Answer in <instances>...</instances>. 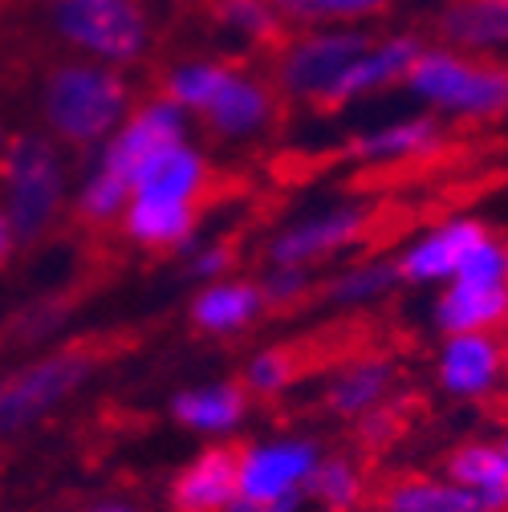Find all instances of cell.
Returning a JSON list of instances; mask_svg holds the SVG:
<instances>
[{
    "label": "cell",
    "instance_id": "4dcf8cb0",
    "mask_svg": "<svg viewBox=\"0 0 508 512\" xmlns=\"http://www.w3.org/2000/svg\"><path fill=\"white\" fill-rule=\"evenodd\" d=\"M126 200H131V183L122 175L90 163V171L82 175V183L74 187V212L86 228H110L122 220Z\"/></svg>",
    "mask_w": 508,
    "mask_h": 512
},
{
    "label": "cell",
    "instance_id": "ab89813d",
    "mask_svg": "<svg viewBox=\"0 0 508 512\" xmlns=\"http://www.w3.org/2000/svg\"><path fill=\"white\" fill-rule=\"evenodd\" d=\"M496 447H500V456H504V464H508V427L496 435Z\"/></svg>",
    "mask_w": 508,
    "mask_h": 512
},
{
    "label": "cell",
    "instance_id": "4316f807",
    "mask_svg": "<svg viewBox=\"0 0 508 512\" xmlns=\"http://www.w3.org/2000/svg\"><path fill=\"white\" fill-rule=\"evenodd\" d=\"M399 0H273V9L289 29H330V25H366L387 17Z\"/></svg>",
    "mask_w": 508,
    "mask_h": 512
},
{
    "label": "cell",
    "instance_id": "7bdbcfd3",
    "mask_svg": "<svg viewBox=\"0 0 508 512\" xmlns=\"http://www.w3.org/2000/svg\"><path fill=\"white\" fill-rule=\"evenodd\" d=\"M504 281H508V240H504Z\"/></svg>",
    "mask_w": 508,
    "mask_h": 512
},
{
    "label": "cell",
    "instance_id": "e0dca14e",
    "mask_svg": "<svg viewBox=\"0 0 508 512\" xmlns=\"http://www.w3.org/2000/svg\"><path fill=\"white\" fill-rule=\"evenodd\" d=\"M236 500V447L208 443L175 468L167 484V508L171 512H228Z\"/></svg>",
    "mask_w": 508,
    "mask_h": 512
},
{
    "label": "cell",
    "instance_id": "74e56055",
    "mask_svg": "<svg viewBox=\"0 0 508 512\" xmlns=\"http://www.w3.org/2000/svg\"><path fill=\"white\" fill-rule=\"evenodd\" d=\"M17 248H21V240L13 232V220L5 216V208H0V265H9L13 256H17Z\"/></svg>",
    "mask_w": 508,
    "mask_h": 512
},
{
    "label": "cell",
    "instance_id": "44dd1931",
    "mask_svg": "<svg viewBox=\"0 0 508 512\" xmlns=\"http://www.w3.org/2000/svg\"><path fill=\"white\" fill-rule=\"evenodd\" d=\"M118 232L143 252H187L200 232V208L131 196L118 220Z\"/></svg>",
    "mask_w": 508,
    "mask_h": 512
},
{
    "label": "cell",
    "instance_id": "7c38bea8",
    "mask_svg": "<svg viewBox=\"0 0 508 512\" xmlns=\"http://www.w3.org/2000/svg\"><path fill=\"white\" fill-rule=\"evenodd\" d=\"M492 228L480 216H448L431 228H423L419 236H411L399 256H395V269L403 285L427 289V285H448L460 269V261L468 256V248L476 240H484Z\"/></svg>",
    "mask_w": 508,
    "mask_h": 512
},
{
    "label": "cell",
    "instance_id": "d6986e66",
    "mask_svg": "<svg viewBox=\"0 0 508 512\" xmlns=\"http://www.w3.org/2000/svg\"><path fill=\"white\" fill-rule=\"evenodd\" d=\"M395 387H399L395 358H387V354H358V358L342 362L330 374L322 399H326V411L334 419L354 423L366 411H374V407H383L387 399H395Z\"/></svg>",
    "mask_w": 508,
    "mask_h": 512
},
{
    "label": "cell",
    "instance_id": "6da1fadb",
    "mask_svg": "<svg viewBox=\"0 0 508 512\" xmlns=\"http://www.w3.org/2000/svg\"><path fill=\"white\" fill-rule=\"evenodd\" d=\"M37 110L45 135L70 151H98L122 118L135 110V86L126 70L86 57L53 61L37 90Z\"/></svg>",
    "mask_w": 508,
    "mask_h": 512
},
{
    "label": "cell",
    "instance_id": "5b68a950",
    "mask_svg": "<svg viewBox=\"0 0 508 512\" xmlns=\"http://www.w3.org/2000/svg\"><path fill=\"white\" fill-rule=\"evenodd\" d=\"M45 25L74 57L114 70L139 66L155 45L143 0H45Z\"/></svg>",
    "mask_w": 508,
    "mask_h": 512
},
{
    "label": "cell",
    "instance_id": "2e32d148",
    "mask_svg": "<svg viewBox=\"0 0 508 512\" xmlns=\"http://www.w3.org/2000/svg\"><path fill=\"white\" fill-rule=\"evenodd\" d=\"M212 187V159L192 143H171L155 151L135 175H131V196L147 200H171V204H204Z\"/></svg>",
    "mask_w": 508,
    "mask_h": 512
},
{
    "label": "cell",
    "instance_id": "ac0fdd59",
    "mask_svg": "<svg viewBox=\"0 0 508 512\" xmlns=\"http://www.w3.org/2000/svg\"><path fill=\"white\" fill-rule=\"evenodd\" d=\"M423 41L415 33H395V37H374V45L354 61V66L346 70V78L334 86V94L326 98V114L334 110H346L370 94H383L391 86H403L407 70L415 66Z\"/></svg>",
    "mask_w": 508,
    "mask_h": 512
},
{
    "label": "cell",
    "instance_id": "7402d4cb",
    "mask_svg": "<svg viewBox=\"0 0 508 512\" xmlns=\"http://www.w3.org/2000/svg\"><path fill=\"white\" fill-rule=\"evenodd\" d=\"M431 326L439 338L448 334H500L508 326V285L476 289V285H439L431 301Z\"/></svg>",
    "mask_w": 508,
    "mask_h": 512
},
{
    "label": "cell",
    "instance_id": "1f68e13d",
    "mask_svg": "<svg viewBox=\"0 0 508 512\" xmlns=\"http://www.w3.org/2000/svg\"><path fill=\"white\" fill-rule=\"evenodd\" d=\"M70 313H74V301H70V297L45 293V297H37V301H29V305H21V309L13 313L9 338H13L17 346H25V350H33V346H49L61 330H66Z\"/></svg>",
    "mask_w": 508,
    "mask_h": 512
},
{
    "label": "cell",
    "instance_id": "5bb4252c",
    "mask_svg": "<svg viewBox=\"0 0 508 512\" xmlns=\"http://www.w3.org/2000/svg\"><path fill=\"white\" fill-rule=\"evenodd\" d=\"M175 427L192 431L208 443H224L232 439L248 415H252V399L236 378H212V382H196V387H179L167 403Z\"/></svg>",
    "mask_w": 508,
    "mask_h": 512
},
{
    "label": "cell",
    "instance_id": "3957f363",
    "mask_svg": "<svg viewBox=\"0 0 508 512\" xmlns=\"http://www.w3.org/2000/svg\"><path fill=\"white\" fill-rule=\"evenodd\" d=\"M102 370V354L94 346H49L21 366L0 374V439L25 435L74 403L94 374Z\"/></svg>",
    "mask_w": 508,
    "mask_h": 512
},
{
    "label": "cell",
    "instance_id": "484cf974",
    "mask_svg": "<svg viewBox=\"0 0 508 512\" xmlns=\"http://www.w3.org/2000/svg\"><path fill=\"white\" fill-rule=\"evenodd\" d=\"M378 508L383 512H488L468 488L452 484L448 476H427V472L391 480L383 496H378Z\"/></svg>",
    "mask_w": 508,
    "mask_h": 512
},
{
    "label": "cell",
    "instance_id": "9c48e42d",
    "mask_svg": "<svg viewBox=\"0 0 508 512\" xmlns=\"http://www.w3.org/2000/svg\"><path fill=\"white\" fill-rule=\"evenodd\" d=\"M204 131L220 143H257L281 122V94L265 74H252L244 66H228L220 90L200 110Z\"/></svg>",
    "mask_w": 508,
    "mask_h": 512
},
{
    "label": "cell",
    "instance_id": "30bf717a",
    "mask_svg": "<svg viewBox=\"0 0 508 512\" xmlns=\"http://www.w3.org/2000/svg\"><path fill=\"white\" fill-rule=\"evenodd\" d=\"M435 387L452 403H492L508 391L500 334H448L435 350Z\"/></svg>",
    "mask_w": 508,
    "mask_h": 512
},
{
    "label": "cell",
    "instance_id": "f1b7e54d",
    "mask_svg": "<svg viewBox=\"0 0 508 512\" xmlns=\"http://www.w3.org/2000/svg\"><path fill=\"white\" fill-rule=\"evenodd\" d=\"M228 66H232V61H216V57H187V61H175V66L163 70L159 94L171 98L179 110H187L192 118H200V110H204V106L212 102V94L220 90Z\"/></svg>",
    "mask_w": 508,
    "mask_h": 512
},
{
    "label": "cell",
    "instance_id": "8fae6325",
    "mask_svg": "<svg viewBox=\"0 0 508 512\" xmlns=\"http://www.w3.org/2000/svg\"><path fill=\"white\" fill-rule=\"evenodd\" d=\"M183 139H192V114L179 110L171 98L155 94L147 102H135V110L122 118L118 131L98 147L94 163L122 175L126 183H131V175L163 147L171 143H183Z\"/></svg>",
    "mask_w": 508,
    "mask_h": 512
},
{
    "label": "cell",
    "instance_id": "83f0119b",
    "mask_svg": "<svg viewBox=\"0 0 508 512\" xmlns=\"http://www.w3.org/2000/svg\"><path fill=\"white\" fill-rule=\"evenodd\" d=\"M212 21L236 33L248 49H265V53H273L289 37V25L273 9V0H212Z\"/></svg>",
    "mask_w": 508,
    "mask_h": 512
},
{
    "label": "cell",
    "instance_id": "ba28073f",
    "mask_svg": "<svg viewBox=\"0 0 508 512\" xmlns=\"http://www.w3.org/2000/svg\"><path fill=\"white\" fill-rule=\"evenodd\" d=\"M322 452L326 447L313 435H265L236 447V496L281 500L305 492V480Z\"/></svg>",
    "mask_w": 508,
    "mask_h": 512
},
{
    "label": "cell",
    "instance_id": "ffe728a7",
    "mask_svg": "<svg viewBox=\"0 0 508 512\" xmlns=\"http://www.w3.org/2000/svg\"><path fill=\"white\" fill-rule=\"evenodd\" d=\"M435 45L472 57L508 49V0H443L431 17Z\"/></svg>",
    "mask_w": 508,
    "mask_h": 512
},
{
    "label": "cell",
    "instance_id": "f546056e",
    "mask_svg": "<svg viewBox=\"0 0 508 512\" xmlns=\"http://www.w3.org/2000/svg\"><path fill=\"white\" fill-rule=\"evenodd\" d=\"M301 378V358L289 350V346H265V350H252L244 358V370H240V387L248 391L252 403H273L281 395H289Z\"/></svg>",
    "mask_w": 508,
    "mask_h": 512
},
{
    "label": "cell",
    "instance_id": "cb8c5ba5",
    "mask_svg": "<svg viewBox=\"0 0 508 512\" xmlns=\"http://www.w3.org/2000/svg\"><path fill=\"white\" fill-rule=\"evenodd\" d=\"M399 285L403 281L395 269V256H362V261H350L338 273H330L317 285V297L330 309H370L378 301H387Z\"/></svg>",
    "mask_w": 508,
    "mask_h": 512
},
{
    "label": "cell",
    "instance_id": "7a4b0ae2",
    "mask_svg": "<svg viewBox=\"0 0 508 512\" xmlns=\"http://www.w3.org/2000/svg\"><path fill=\"white\" fill-rule=\"evenodd\" d=\"M403 90L435 118L496 122L508 114V66L448 45H423Z\"/></svg>",
    "mask_w": 508,
    "mask_h": 512
},
{
    "label": "cell",
    "instance_id": "9a60e30c",
    "mask_svg": "<svg viewBox=\"0 0 508 512\" xmlns=\"http://www.w3.org/2000/svg\"><path fill=\"white\" fill-rule=\"evenodd\" d=\"M448 143V126L435 114H407L395 122H383L374 131H362L350 139L346 159L358 167H403L415 159H431Z\"/></svg>",
    "mask_w": 508,
    "mask_h": 512
},
{
    "label": "cell",
    "instance_id": "d590c367",
    "mask_svg": "<svg viewBox=\"0 0 508 512\" xmlns=\"http://www.w3.org/2000/svg\"><path fill=\"white\" fill-rule=\"evenodd\" d=\"M232 265H236V252H232L224 240L192 244V248H187V277L200 281V285L220 281V277H232Z\"/></svg>",
    "mask_w": 508,
    "mask_h": 512
},
{
    "label": "cell",
    "instance_id": "8d00e7d4",
    "mask_svg": "<svg viewBox=\"0 0 508 512\" xmlns=\"http://www.w3.org/2000/svg\"><path fill=\"white\" fill-rule=\"evenodd\" d=\"M305 508H309L305 504V492L281 496V500H244V496H236L228 504V512H305Z\"/></svg>",
    "mask_w": 508,
    "mask_h": 512
},
{
    "label": "cell",
    "instance_id": "4fadbf2b",
    "mask_svg": "<svg viewBox=\"0 0 508 512\" xmlns=\"http://www.w3.org/2000/svg\"><path fill=\"white\" fill-rule=\"evenodd\" d=\"M265 297H261V285L257 277H220V281H208L192 293L187 301V322H192L196 334L204 338H216V342H228V338H244L248 330H257L265 322Z\"/></svg>",
    "mask_w": 508,
    "mask_h": 512
},
{
    "label": "cell",
    "instance_id": "e575fe53",
    "mask_svg": "<svg viewBox=\"0 0 508 512\" xmlns=\"http://www.w3.org/2000/svg\"><path fill=\"white\" fill-rule=\"evenodd\" d=\"M407 427V411L399 399H387L383 407L366 411L362 419H354V439L362 452H387V447H395V439L403 435Z\"/></svg>",
    "mask_w": 508,
    "mask_h": 512
},
{
    "label": "cell",
    "instance_id": "8992f818",
    "mask_svg": "<svg viewBox=\"0 0 508 512\" xmlns=\"http://www.w3.org/2000/svg\"><path fill=\"white\" fill-rule=\"evenodd\" d=\"M374 45L370 29L358 25H330V29H289V37L273 49L269 82L281 98L305 102L322 110L334 86L346 78V70Z\"/></svg>",
    "mask_w": 508,
    "mask_h": 512
},
{
    "label": "cell",
    "instance_id": "f35d334b",
    "mask_svg": "<svg viewBox=\"0 0 508 512\" xmlns=\"http://www.w3.org/2000/svg\"><path fill=\"white\" fill-rule=\"evenodd\" d=\"M86 512H143L135 500H122V496H106V500H94Z\"/></svg>",
    "mask_w": 508,
    "mask_h": 512
},
{
    "label": "cell",
    "instance_id": "d4e9b609",
    "mask_svg": "<svg viewBox=\"0 0 508 512\" xmlns=\"http://www.w3.org/2000/svg\"><path fill=\"white\" fill-rule=\"evenodd\" d=\"M370 476L354 452H322L305 480V504L317 512H358L366 508Z\"/></svg>",
    "mask_w": 508,
    "mask_h": 512
},
{
    "label": "cell",
    "instance_id": "d6a6232c",
    "mask_svg": "<svg viewBox=\"0 0 508 512\" xmlns=\"http://www.w3.org/2000/svg\"><path fill=\"white\" fill-rule=\"evenodd\" d=\"M257 285H261V297H265V305L273 313H289V309L305 305L317 293L313 269H297V265H269L257 277Z\"/></svg>",
    "mask_w": 508,
    "mask_h": 512
},
{
    "label": "cell",
    "instance_id": "52a82bcc",
    "mask_svg": "<svg viewBox=\"0 0 508 512\" xmlns=\"http://www.w3.org/2000/svg\"><path fill=\"white\" fill-rule=\"evenodd\" d=\"M370 228H374V212L366 204H358V200L326 204V208L305 212V216L273 228V236L265 240V261L317 269V265L334 261V256L358 248Z\"/></svg>",
    "mask_w": 508,
    "mask_h": 512
},
{
    "label": "cell",
    "instance_id": "603a6c76",
    "mask_svg": "<svg viewBox=\"0 0 508 512\" xmlns=\"http://www.w3.org/2000/svg\"><path fill=\"white\" fill-rule=\"evenodd\" d=\"M443 476L468 488L488 512H508V464L496 439H468L443 460Z\"/></svg>",
    "mask_w": 508,
    "mask_h": 512
},
{
    "label": "cell",
    "instance_id": "60d3db41",
    "mask_svg": "<svg viewBox=\"0 0 508 512\" xmlns=\"http://www.w3.org/2000/svg\"><path fill=\"white\" fill-rule=\"evenodd\" d=\"M9 139H13V135L5 131V122H0V155H5V147H9Z\"/></svg>",
    "mask_w": 508,
    "mask_h": 512
},
{
    "label": "cell",
    "instance_id": "ee69618b",
    "mask_svg": "<svg viewBox=\"0 0 508 512\" xmlns=\"http://www.w3.org/2000/svg\"><path fill=\"white\" fill-rule=\"evenodd\" d=\"M358 512H383V508H358Z\"/></svg>",
    "mask_w": 508,
    "mask_h": 512
},
{
    "label": "cell",
    "instance_id": "277c9868",
    "mask_svg": "<svg viewBox=\"0 0 508 512\" xmlns=\"http://www.w3.org/2000/svg\"><path fill=\"white\" fill-rule=\"evenodd\" d=\"M70 204V167L49 135H13L0 155V208L21 244L53 232Z\"/></svg>",
    "mask_w": 508,
    "mask_h": 512
},
{
    "label": "cell",
    "instance_id": "836d02e7",
    "mask_svg": "<svg viewBox=\"0 0 508 512\" xmlns=\"http://www.w3.org/2000/svg\"><path fill=\"white\" fill-rule=\"evenodd\" d=\"M452 281L456 285H476V289H500V285H508L504 281V236L488 232L484 240H476L468 248V256L460 261V269H456Z\"/></svg>",
    "mask_w": 508,
    "mask_h": 512
},
{
    "label": "cell",
    "instance_id": "b9f144b4",
    "mask_svg": "<svg viewBox=\"0 0 508 512\" xmlns=\"http://www.w3.org/2000/svg\"><path fill=\"white\" fill-rule=\"evenodd\" d=\"M500 346H504V354H508V326L500 330Z\"/></svg>",
    "mask_w": 508,
    "mask_h": 512
}]
</instances>
